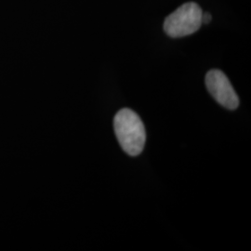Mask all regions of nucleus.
I'll use <instances>...</instances> for the list:
<instances>
[{
  "label": "nucleus",
  "instance_id": "nucleus-1",
  "mask_svg": "<svg viewBox=\"0 0 251 251\" xmlns=\"http://www.w3.org/2000/svg\"><path fill=\"white\" fill-rule=\"evenodd\" d=\"M114 128L118 143L130 156H137L144 150L146 133L140 117L130 109L120 110L114 119Z\"/></svg>",
  "mask_w": 251,
  "mask_h": 251
},
{
  "label": "nucleus",
  "instance_id": "nucleus-2",
  "mask_svg": "<svg viewBox=\"0 0 251 251\" xmlns=\"http://www.w3.org/2000/svg\"><path fill=\"white\" fill-rule=\"evenodd\" d=\"M202 9L195 2L181 5L170 14L164 23V31L171 37L190 36L202 25Z\"/></svg>",
  "mask_w": 251,
  "mask_h": 251
},
{
  "label": "nucleus",
  "instance_id": "nucleus-3",
  "mask_svg": "<svg viewBox=\"0 0 251 251\" xmlns=\"http://www.w3.org/2000/svg\"><path fill=\"white\" fill-rule=\"evenodd\" d=\"M205 81L208 92L222 106L228 110H235L238 107V95L225 73L218 69L210 70L206 74Z\"/></svg>",
  "mask_w": 251,
  "mask_h": 251
},
{
  "label": "nucleus",
  "instance_id": "nucleus-4",
  "mask_svg": "<svg viewBox=\"0 0 251 251\" xmlns=\"http://www.w3.org/2000/svg\"><path fill=\"white\" fill-rule=\"evenodd\" d=\"M212 17H211V14L208 13V12H205V13H202V24H205L207 25L211 22Z\"/></svg>",
  "mask_w": 251,
  "mask_h": 251
}]
</instances>
